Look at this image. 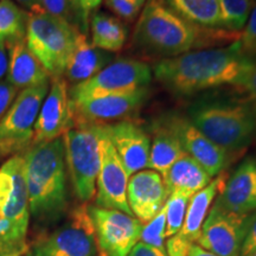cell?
Masks as SVG:
<instances>
[{
    "mask_svg": "<svg viewBox=\"0 0 256 256\" xmlns=\"http://www.w3.org/2000/svg\"><path fill=\"white\" fill-rule=\"evenodd\" d=\"M255 64L232 43L226 48L188 51L164 58L156 64L153 72L156 81L174 95L190 96L224 86L236 88Z\"/></svg>",
    "mask_w": 256,
    "mask_h": 256,
    "instance_id": "cell-1",
    "label": "cell"
},
{
    "mask_svg": "<svg viewBox=\"0 0 256 256\" xmlns=\"http://www.w3.org/2000/svg\"><path fill=\"white\" fill-rule=\"evenodd\" d=\"M238 38L240 32L204 28L191 24L176 14L164 0H147L134 30L136 46L166 58L180 56L216 42L232 44Z\"/></svg>",
    "mask_w": 256,
    "mask_h": 256,
    "instance_id": "cell-2",
    "label": "cell"
},
{
    "mask_svg": "<svg viewBox=\"0 0 256 256\" xmlns=\"http://www.w3.org/2000/svg\"><path fill=\"white\" fill-rule=\"evenodd\" d=\"M23 158L30 218L42 226L58 222L68 210L63 138L31 145Z\"/></svg>",
    "mask_w": 256,
    "mask_h": 256,
    "instance_id": "cell-3",
    "label": "cell"
},
{
    "mask_svg": "<svg viewBox=\"0 0 256 256\" xmlns=\"http://www.w3.org/2000/svg\"><path fill=\"white\" fill-rule=\"evenodd\" d=\"M188 118L206 138L226 152H240L256 134V114L244 101L202 100Z\"/></svg>",
    "mask_w": 256,
    "mask_h": 256,
    "instance_id": "cell-4",
    "label": "cell"
},
{
    "mask_svg": "<svg viewBox=\"0 0 256 256\" xmlns=\"http://www.w3.org/2000/svg\"><path fill=\"white\" fill-rule=\"evenodd\" d=\"M28 223L24 158L16 154L0 166V256H24Z\"/></svg>",
    "mask_w": 256,
    "mask_h": 256,
    "instance_id": "cell-5",
    "label": "cell"
},
{
    "mask_svg": "<svg viewBox=\"0 0 256 256\" xmlns=\"http://www.w3.org/2000/svg\"><path fill=\"white\" fill-rule=\"evenodd\" d=\"M78 28L46 11L28 14L25 40L50 78H63Z\"/></svg>",
    "mask_w": 256,
    "mask_h": 256,
    "instance_id": "cell-6",
    "label": "cell"
},
{
    "mask_svg": "<svg viewBox=\"0 0 256 256\" xmlns=\"http://www.w3.org/2000/svg\"><path fill=\"white\" fill-rule=\"evenodd\" d=\"M62 138L74 191L80 202L87 204L94 200L96 194L104 124H75Z\"/></svg>",
    "mask_w": 256,
    "mask_h": 256,
    "instance_id": "cell-7",
    "label": "cell"
},
{
    "mask_svg": "<svg viewBox=\"0 0 256 256\" xmlns=\"http://www.w3.org/2000/svg\"><path fill=\"white\" fill-rule=\"evenodd\" d=\"M24 256H98L87 204L74 208L60 226L34 240Z\"/></svg>",
    "mask_w": 256,
    "mask_h": 256,
    "instance_id": "cell-8",
    "label": "cell"
},
{
    "mask_svg": "<svg viewBox=\"0 0 256 256\" xmlns=\"http://www.w3.org/2000/svg\"><path fill=\"white\" fill-rule=\"evenodd\" d=\"M152 70L146 63L136 60H118L104 66L87 81L74 84L69 90L72 104L110 95L130 94L148 88Z\"/></svg>",
    "mask_w": 256,
    "mask_h": 256,
    "instance_id": "cell-9",
    "label": "cell"
},
{
    "mask_svg": "<svg viewBox=\"0 0 256 256\" xmlns=\"http://www.w3.org/2000/svg\"><path fill=\"white\" fill-rule=\"evenodd\" d=\"M50 82L20 90L0 120V159L16 156L32 145L40 106L49 92Z\"/></svg>",
    "mask_w": 256,
    "mask_h": 256,
    "instance_id": "cell-10",
    "label": "cell"
},
{
    "mask_svg": "<svg viewBox=\"0 0 256 256\" xmlns=\"http://www.w3.org/2000/svg\"><path fill=\"white\" fill-rule=\"evenodd\" d=\"M94 224L98 256H128L140 241L144 224L119 210L88 206Z\"/></svg>",
    "mask_w": 256,
    "mask_h": 256,
    "instance_id": "cell-11",
    "label": "cell"
},
{
    "mask_svg": "<svg viewBox=\"0 0 256 256\" xmlns=\"http://www.w3.org/2000/svg\"><path fill=\"white\" fill-rule=\"evenodd\" d=\"M248 217L229 212L214 203L202 226L197 244L217 256H241Z\"/></svg>",
    "mask_w": 256,
    "mask_h": 256,
    "instance_id": "cell-12",
    "label": "cell"
},
{
    "mask_svg": "<svg viewBox=\"0 0 256 256\" xmlns=\"http://www.w3.org/2000/svg\"><path fill=\"white\" fill-rule=\"evenodd\" d=\"M158 120L177 136L184 151L200 162L211 177L218 176L229 164L232 153L211 142L188 116L170 113Z\"/></svg>",
    "mask_w": 256,
    "mask_h": 256,
    "instance_id": "cell-13",
    "label": "cell"
},
{
    "mask_svg": "<svg viewBox=\"0 0 256 256\" xmlns=\"http://www.w3.org/2000/svg\"><path fill=\"white\" fill-rule=\"evenodd\" d=\"M130 174L112 145L104 127L101 142V166L96 180L95 206L119 210L133 216L127 202V185Z\"/></svg>",
    "mask_w": 256,
    "mask_h": 256,
    "instance_id": "cell-14",
    "label": "cell"
},
{
    "mask_svg": "<svg viewBox=\"0 0 256 256\" xmlns=\"http://www.w3.org/2000/svg\"><path fill=\"white\" fill-rule=\"evenodd\" d=\"M74 126L69 89L64 78H54L40 106L32 145L62 138Z\"/></svg>",
    "mask_w": 256,
    "mask_h": 256,
    "instance_id": "cell-15",
    "label": "cell"
},
{
    "mask_svg": "<svg viewBox=\"0 0 256 256\" xmlns=\"http://www.w3.org/2000/svg\"><path fill=\"white\" fill-rule=\"evenodd\" d=\"M148 88L130 94L110 95L72 104L74 126L81 124H106L108 121L119 120L133 113L145 104Z\"/></svg>",
    "mask_w": 256,
    "mask_h": 256,
    "instance_id": "cell-16",
    "label": "cell"
},
{
    "mask_svg": "<svg viewBox=\"0 0 256 256\" xmlns=\"http://www.w3.org/2000/svg\"><path fill=\"white\" fill-rule=\"evenodd\" d=\"M104 127L130 177L147 168L151 136L142 126L124 120L116 124H106Z\"/></svg>",
    "mask_w": 256,
    "mask_h": 256,
    "instance_id": "cell-17",
    "label": "cell"
},
{
    "mask_svg": "<svg viewBox=\"0 0 256 256\" xmlns=\"http://www.w3.org/2000/svg\"><path fill=\"white\" fill-rule=\"evenodd\" d=\"M168 197L164 179L154 170H142L130 177L128 206L142 224L150 222L164 208Z\"/></svg>",
    "mask_w": 256,
    "mask_h": 256,
    "instance_id": "cell-18",
    "label": "cell"
},
{
    "mask_svg": "<svg viewBox=\"0 0 256 256\" xmlns=\"http://www.w3.org/2000/svg\"><path fill=\"white\" fill-rule=\"evenodd\" d=\"M215 203L238 215L249 216L256 211V160L247 158L234 171L217 196Z\"/></svg>",
    "mask_w": 256,
    "mask_h": 256,
    "instance_id": "cell-19",
    "label": "cell"
},
{
    "mask_svg": "<svg viewBox=\"0 0 256 256\" xmlns=\"http://www.w3.org/2000/svg\"><path fill=\"white\" fill-rule=\"evenodd\" d=\"M8 48V68L6 80L18 92L50 82V76L36 56L28 49L26 40H20Z\"/></svg>",
    "mask_w": 256,
    "mask_h": 256,
    "instance_id": "cell-20",
    "label": "cell"
},
{
    "mask_svg": "<svg viewBox=\"0 0 256 256\" xmlns=\"http://www.w3.org/2000/svg\"><path fill=\"white\" fill-rule=\"evenodd\" d=\"M110 60V55L92 46L84 32L78 31L63 78L74 84L84 82L107 66Z\"/></svg>",
    "mask_w": 256,
    "mask_h": 256,
    "instance_id": "cell-21",
    "label": "cell"
},
{
    "mask_svg": "<svg viewBox=\"0 0 256 256\" xmlns=\"http://www.w3.org/2000/svg\"><path fill=\"white\" fill-rule=\"evenodd\" d=\"M226 180H228V174L224 171L220 172L218 176H216L215 179L211 180L208 186L191 197L183 226L179 232L180 235H183L190 242H196L200 238L202 226L211 209V204L215 202L217 196L223 190Z\"/></svg>",
    "mask_w": 256,
    "mask_h": 256,
    "instance_id": "cell-22",
    "label": "cell"
},
{
    "mask_svg": "<svg viewBox=\"0 0 256 256\" xmlns=\"http://www.w3.org/2000/svg\"><path fill=\"white\" fill-rule=\"evenodd\" d=\"M162 179L168 194L172 192H183L192 197L208 186L212 180V177L200 162L186 153L168 168V171L162 176Z\"/></svg>",
    "mask_w": 256,
    "mask_h": 256,
    "instance_id": "cell-23",
    "label": "cell"
},
{
    "mask_svg": "<svg viewBox=\"0 0 256 256\" xmlns=\"http://www.w3.org/2000/svg\"><path fill=\"white\" fill-rule=\"evenodd\" d=\"M153 140H151V150L147 168L154 170L162 177L168 168L182 158L186 152L179 142L177 136L168 130L159 120H156L152 126Z\"/></svg>",
    "mask_w": 256,
    "mask_h": 256,
    "instance_id": "cell-24",
    "label": "cell"
},
{
    "mask_svg": "<svg viewBox=\"0 0 256 256\" xmlns=\"http://www.w3.org/2000/svg\"><path fill=\"white\" fill-rule=\"evenodd\" d=\"M92 46L106 52H119L126 43L127 28L119 18L95 12L90 18Z\"/></svg>",
    "mask_w": 256,
    "mask_h": 256,
    "instance_id": "cell-25",
    "label": "cell"
},
{
    "mask_svg": "<svg viewBox=\"0 0 256 256\" xmlns=\"http://www.w3.org/2000/svg\"><path fill=\"white\" fill-rule=\"evenodd\" d=\"M165 2L191 24L204 28H222L218 0H165Z\"/></svg>",
    "mask_w": 256,
    "mask_h": 256,
    "instance_id": "cell-26",
    "label": "cell"
},
{
    "mask_svg": "<svg viewBox=\"0 0 256 256\" xmlns=\"http://www.w3.org/2000/svg\"><path fill=\"white\" fill-rule=\"evenodd\" d=\"M28 12L14 0H0V43L6 46L26 36Z\"/></svg>",
    "mask_w": 256,
    "mask_h": 256,
    "instance_id": "cell-27",
    "label": "cell"
},
{
    "mask_svg": "<svg viewBox=\"0 0 256 256\" xmlns=\"http://www.w3.org/2000/svg\"><path fill=\"white\" fill-rule=\"evenodd\" d=\"M255 6V0H218L220 28L241 32Z\"/></svg>",
    "mask_w": 256,
    "mask_h": 256,
    "instance_id": "cell-28",
    "label": "cell"
},
{
    "mask_svg": "<svg viewBox=\"0 0 256 256\" xmlns=\"http://www.w3.org/2000/svg\"><path fill=\"white\" fill-rule=\"evenodd\" d=\"M190 200L191 196L183 192H172L168 194L164 206L166 215V238H171L180 232Z\"/></svg>",
    "mask_w": 256,
    "mask_h": 256,
    "instance_id": "cell-29",
    "label": "cell"
},
{
    "mask_svg": "<svg viewBox=\"0 0 256 256\" xmlns=\"http://www.w3.org/2000/svg\"><path fill=\"white\" fill-rule=\"evenodd\" d=\"M166 238V215L162 208L150 222L142 226L140 241L152 247L165 250Z\"/></svg>",
    "mask_w": 256,
    "mask_h": 256,
    "instance_id": "cell-30",
    "label": "cell"
},
{
    "mask_svg": "<svg viewBox=\"0 0 256 256\" xmlns=\"http://www.w3.org/2000/svg\"><path fill=\"white\" fill-rule=\"evenodd\" d=\"M235 46L242 55L252 60L256 58V5L249 16L246 26L240 32V38L235 42Z\"/></svg>",
    "mask_w": 256,
    "mask_h": 256,
    "instance_id": "cell-31",
    "label": "cell"
},
{
    "mask_svg": "<svg viewBox=\"0 0 256 256\" xmlns=\"http://www.w3.org/2000/svg\"><path fill=\"white\" fill-rule=\"evenodd\" d=\"M107 8L121 19L133 22L139 17L147 0H104Z\"/></svg>",
    "mask_w": 256,
    "mask_h": 256,
    "instance_id": "cell-32",
    "label": "cell"
},
{
    "mask_svg": "<svg viewBox=\"0 0 256 256\" xmlns=\"http://www.w3.org/2000/svg\"><path fill=\"white\" fill-rule=\"evenodd\" d=\"M40 5L43 11L62 18L64 20L69 22L70 24H72L75 16H74L72 8H70L68 0H40Z\"/></svg>",
    "mask_w": 256,
    "mask_h": 256,
    "instance_id": "cell-33",
    "label": "cell"
},
{
    "mask_svg": "<svg viewBox=\"0 0 256 256\" xmlns=\"http://www.w3.org/2000/svg\"><path fill=\"white\" fill-rule=\"evenodd\" d=\"M236 89L246 95L244 102L248 104L249 107L256 114V64L254 68L247 74V76L243 78V81L236 87Z\"/></svg>",
    "mask_w": 256,
    "mask_h": 256,
    "instance_id": "cell-34",
    "label": "cell"
},
{
    "mask_svg": "<svg viewBox=\"0 0 256 256\" xmlns=\"http://www.w3.org/2000/svg\"><path fill=\"white\" fill-rule=\"evenodd\" d=\"M165 244V252L168 256H188L192 242L178 232L168 238Z\"/></svg>",
    "mask_w": 256,
    "mask_h": 256,
    "instance_id": "cell-35",
    "label": "cell"
},
{
    "mask_svg": "<svg viewBox=\"0 0 256 256\" xmlns=\"http://www.w3.org/2000/svg\"><path fill=\"white\" fill-rule=\"evenodd\" d=\"M17 94L18 90L8 80L0 81V120L8 110V108L11 107Z\"/></svg>",
    "mask_w": 256,
    "mask_h": 256,
    "instance_id": "cell-36",
    "label": "cell"
},
{
    "mask_svg": "<svg viewBox=\"0 0 256 256\" xmlns=\"http://www.w3.org/2000/svg\"><path fill=\"white\" fill-rule=\"evenodd\" d=\"M256 250V211L249 215L247 222V232L243 241L241 256H247Z\"/></svg>",
    "mask_w": 256,
    "mask_h": 256,
    "instance_id": "cell-37",
    "label": "cell"
},
{
    "mask_svg": "<svg viewBox=\"0 0 256 256\" xmlns=\"http://www.w3.org/2000/svg\"><path fill=\"white\" fill-rule=\"evenodd\" d=\"M128 256H168L165 250L154 248L152 246L146 244L142 241H139L134 246Z\"/></svg>",
    "mask_w": 256,
    "mask_h": 256,
    "instance_id": "cell-38",
    "label": "cell"
},
{
    "mask_svg": "<svg viewBox=\"0 0 256 256\" xmlns=\"http://www.w3.org/2000/svg\"><path fill=\"white\" fill-rule=\"evenodd\" d=\"M102 0H81V23L82 26H87L88 18L92 11L101 5Z\"/></svg>",
    "mask_w": 256,
    "mask_h": 256,
    "instance_id": "cell-39",
    "label": "cell"
},
{
    "mask_svg": "<svg viewBox=\"0 0 256 256\" xmlns=\"http://www.w3.org/2000/svg\"><path fill=\"white\" fill-rule=\"evenodd\" d=\"M8 68V48L4 43H0V81L6 80Z\"/></svg>",
    "mask_w": 256,
    "mask_h": 256,
    "instance_id": "cell-40",
    "label": "cell"
},
{
    "mask_svg": "<svg viewBox=\"0 0 256 256\" xmlns=\"http://www.w3.org/2000/svg\"><path fill=\"white\" fill-rule=\"evenodd\" d=\"M16 2L23 6L25 11L28 10V14H34V12L43 11L40 5V0H16Z\"/></svg>",
    "mask_w": 256,
    "mask_h": 256,
    "instance_id": "cell-41",
    "label": "cell"
},
{
    "mask_svg": "<svg viewBox=\"0 0 256 256\" xmlns=\"http://www.w3.org/2000/svg\"><path fill=\"white\" fill-rule=\"evenodd\" d=\"M188 256H217V255L209 250H206V249L202 248L200 246L197 244V243H192Z\"/></svg>",
    "mask_w": 256,
    "mask_h": 256,
    "instance_id": "cell-42",
    "label": "cell"
},
{
    "mask_svg": "<svg viewBox=\"0 0 256 256\" xmlns=\"http://www.w3.org/2000/svg\"><path fill=\"white\" fill-rule=\"evenodd\" d=\"M68 2L74 16L81 20V0H68Z\"/></svg>",
    "mask_w": 256,
    "mask_h": 256,
    "instance_id": "cell-43",
    "label": "cell"
},
{
    "mask_svg": "<svg viewBox=\"0 0 256 256\" xmlns=\"http://www.w3.org/2000/svg\"><path fill=\"white\" fill-rule=\"evenodd\" d=\"M247 256H256V250H255V252H250V254L247 255Z\"/></svg>",
    "mask_w": 256,
    "mask_h": 256,
    "instance_id": "cell-44",
    "label": "cell"
}]
</instances>
